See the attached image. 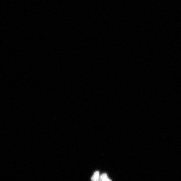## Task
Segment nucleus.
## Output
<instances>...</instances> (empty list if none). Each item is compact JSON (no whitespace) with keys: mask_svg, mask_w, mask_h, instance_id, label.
<instances>
[{"mask_svg":"<svg viewBox=\"0 0 181 181\" xmlns=\"http://www.w3.org/2000/svg\"><path fill=\"white\" fill-rule=\"evenodd\" d=\"M99 180L101 181H111V180H110L108 178L107 175L104 173V174H102L100 176Z\"/></svg>","mask_w":181,"mask_h":181,"instance_id":"nucleus-1","label":"nucleus"},{"mask_svg":"<svg viewBox=\"0 0 181 181\" xmlns=\"http://www.w3.org/2000/svg\"><path fill=\"white\" fill-rule=\"evenodd\" d=\"M99 172L98 171H97L94 173L92 177L91 178V180L94 181H98L99 180Z\"/></svg>","mask_w":181,"mask_h":181,"instance_id":"nucleus-2","label":"nucleus"}]
</instances>
